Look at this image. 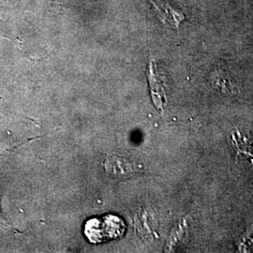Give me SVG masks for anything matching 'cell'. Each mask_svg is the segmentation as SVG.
Wrapping results in <instances>:
<instances>
[{
    "instance_id": "277c9868",
    "label": "cell",
    "mask_w": 253,
    "mask_h": 253,
    "mask_svg": "<svg viewBox=\"0 0 253 253\" xmlns=\"http://www.w3.org/2000/svg\"><path fill=\"white\" fill-rule=\"evenodd\" d=\"M0 196H1V190H0ZM2 217H1V212H0V219H1Z\"/></svg>"
},
{
    "instance_id": "7a4b0ae2",
    "label": "cell",
    "mask_w": 253,
    "mask_h": 253,
    "mask_svg": "<svg viewBox=\"0 0 253 253\" xmlns=\"http://www.w3.org/2000/svg\"><path fill=\"white\" fill-rule=\"evenodd\" d=\"M104 169L109 174L118 179L131 177L142 170L141 166L119 156H111L104 162Z\"/></svg>"
},
{
    "instance_id": "6da1fadb",
    "label": "cell",
    "mask_w": 253,
    "mask_h": 253,
    "mask_svg": "<svg viewBox=\"0 0 253 253\" xmlns=\"http://www.w3.org/2000/svg\"><path fill=\"white\" fill-rule=\"evenodd\" d=\"M84 232L91 243H103L121 237L125 232V223L113 215L92 217L85 222Z\"/></svg>"
},
{
    "instance_id": "3957f363",
    "label": "cell",
    "mask_w": 253,
    "mask_h": 253,
    "mask_svg": "<svg viewBox=\"0 0 253 253\" xmlns=\"http://www.w3.org/2000/svg\"><path fill=\"white\" fill-rule=\"evenodd\" d=\"M155 9L158 17L161 19L163 25L178 29L182 21L185 20V15L180 10L175 9L165 0H148Z\"/></svg>"
}]
</instances>
